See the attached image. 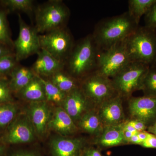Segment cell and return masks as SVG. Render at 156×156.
<instances>
[{"label":"cell","mask_w":156,"mask_h":156,"mask_svg":"<svg viewBox=\"0 0 156 156\" xmlns=\"http://www.w3.org/2000/svg\"><path fill=\"white\" fill-rule=\"evenodd\" d=\"M18 109L14 104H0V128L9 126L15 119Z\"/></svg>","instance_id":"24"},{"label":"cell","mask_w":156,"mask_h":156,"mask_svg":"<svg viewBox=\"0 0 156 156\" xmlns=\"http://www.w3.org/2000/svg\"><path fill=\"white\" fill-rule=\"evenodd\" d=\"M17 93L23 99L31 102L46 101L44 85L40 77L36 75L24 88Z\"/></svg>","instance_id":"20"},{"label":"cell","mask_w":156,"mask_h":156,"mask_svg":"<svg viewBox=\"0 0 156 156\" xmlns=\"http://www.w3.org/2000/svg\"><path fill=\"white\" fill-rule=\"evenodd\" d=\"M150 66L138 62H131L111 79L117 94L129 99L135 91L142 90L144 78Z\"/></svg>","instance_id":"5"},{"label":"cell","mask_w":156,"mask_h":156,"mask_svg":"<svg viewBox=\"0 0 156 156\" xmlns=\"http://www.w3.org/2000/svg\"><path fill=\"white\" fill-rule=\"evenodd\" d=\"M50 78V80L51 82L66 94L80 87L77 84V79L73 77L64 69L55 73Z\"/></svg>","instance_id":"21"},{"label":"cell","mask_w":156,"mask_h":156,"mask_svg":"<svg viewBox=\"0 0 156 156\" xmlns=\"http://www.w3.org/2000/svg\"><path fill=\"white\" fill-rule=\"evenodd\" d=\"M128 108L132 119L139 120L147 126L156 121V97L144 96L129 98Z\"/></svg>","instance_id":"10"},{"label":"cell","mask_w":156,"mask_h":156,"mask_svg":"<svg viewBox=\"0 0 156 156\" xmlns=\"http://www.w3.org/2000/svg\"><path fill=\"white\" fill-rule=\"evenodd\" d=\"M17 62L14 54L0 57V77L10 73L17 66Z\"/></svg>","instance_id":"28"},{"label":"cell","mask_w":156,"mask_h":156,"mask_svg":"<svg viewBox=\"0 0 156 156\" xmlns=\"http://www.w3.org/2000/svg\"><path fill=\"white\" fill-rule=\"evenodd\" d=\"M145 26L156 29V1L145 15Z\"/></svg>","instance_id":"31"},{"label":"cell","mask_w":156,"mask_h":156,"mask_svg":"<svg viewBox=\"0 0 156 156\" xmlns=\"http://www.w3.org/2000/svg\"><path fill=\"white\" fill-rule=\"evenodd\" d=\"M139 27L128 12L107 18L95 27L92 36L100 50L124 41Z\"/></svg>","instance_id":"1"},{"label":"cell","mask_w":156,"mask_h":156,"mask_svg":"<svg viewBox=\"0 0 156 156\" xmlns=\"http://www.w3.org/2000/svg\"><path fill=\"white\" fill-rule=\"evenodd\" d=\"M97 111L104 127L118 126L125 122L122 98L117 95L98 105Z\"/></svg>","instance_id":"12"},{"label":"cell","mask_w":156,"mask_h":156,"mask_svg":"<svg viewBox=\"0 0 156 156\" xmlns=\"http://www.w3.org/2000/svg\"><path fill=\"white\" fill-rule=\"evenodd\" d=\"M37 54V58L31 68L36 75L50 77L57 72L64 69L65 62L56 59L45 50L41 49Z\"/></svg>","instance_id":"16"},{"label":"cell","mask_w":156,"mask_h":156,"mask_svg":"<svg viewBox=\"0 0 156 156\" xmlns=\"http://www.w3.org/2000/svg\"><path fill=\"white\" fill-rule=\"evenodd\" d=\"M1 3L12 11H20L29 14L34 11V1L32 0H3Z\"/></svg>","instance_id":"26"},{"label":"cell","mask_w":156,"mask_h":156,"mask_svg":"<svg viewBox=\"0 0 156 156\" xmlns=\"http://www.w3.org/2000/svg\"><path fill=\"white\" fill-rule=\"evenodd\" d=\"M9 83L6 80L0 79V104L9 103L12 100Z\"/></svg>","instance_id":"30"},{"label":"cell","mask_w":156,"mask_h":156,"mask_svg":"<svg viewBox=\"0 0 156 156\" xmlns=\"http://www.w3.org/2000/svg\"><path fill=\"white\" fill-rule=\"evenodd\" d=\"M48 128L64 136L72 135L79 130L71 117L61 107L55 109L53 115L50 117Z\"/></svg>","instance_id":"17"},{"label":"cell","mask_w":156,"mask_h":156,"mask_svg":"<svg viewBox=\"0 0 156 156\" xmlns=\"http://www.w3.org/2000/svg\"><path fill=\"white\" fill-rule=\"evenodd\" d=\"M39 77L44 88L46 101L61 105L67 94L61 91L50 80Z\"/></svg>","instance_id":"23"},{"label":"cell","mask_w":156,"mask_h":156,"mask_svg":"<svg viewBox=\"0 0 156 156\" xmlns=\"http://www.w3.org/2000/svg\"><path fill=\"white\" fill-rule=\"evenodd\" d=\"M156 0H129L128 11L129 15L139 24L140 18L148 12Z\"/></svg>","instance_id":"22"},{"label":"cell","mask_w":156,"mask_h":156,"mask_svg":"<svg viewBox=\"0 0 156 156\" xmlns=\"http://www.w3.org/2000/svg\"><path fill=\"white\" fill-rule=\"evenodd\" d=\"M1 78H2V77H0V79H1Z\"/></svg>","instance_id":"42"},{"label":"cell","mask_w":156,"mask_h":156,"mask_svg":"<svg viewBox=\"0 0 156 156\" xmlns=\"http://www.w3.org/2000/svg\"><path fill=\"white\" fill-rule=\"evenodd\" d=\"M100 50L92 35H89L75 45L65 68L76 79L85 77L95 72Z\"/></svg>","instance_id":"2"},{"label":"cell","mask_w":156,"mask_h":156,"mask_svg":"<svg viewBox=\"0 0 156 156\" xmlns=\"http://www.w3.org/2000/svg\"><path fill=\"white\" fill-rule=\"evenodd\" d=\"M35 76V74L32 71L28 74L24 76L19 80L13 82H9V86L11 92L18 93L21 89L24 88Z\"/></svg>","instance_id":"29"},{"label":"cell","mask_w":156,"mask_h":156,"mask_svg":"<svg viewBox=\"0 0 156 156\" xmlns=\"http://www.w3.org/2000/svg\"><path fill=\"white\" fill-rule=\"evenodd\" d=\"M140 146L147 148L156 149V136L148 132L147 138Z\"/></svg>","instance_id":"32"},{"label":"cell","mask_w":156,"mask_h":156,"mask_svg":"<svg viewBox=\"0 0 156 156\" xmlns=\"http://www.w3.org/2000/svg\"><path fill=\"white\" fill-rule=\"evenodd\" d=\"M85 142L83 138L55 136L50 140V147L53 156H81Z\"/></svg>","instance_id":"14"},{"label":"cell","mask_w":156,"mask_h":156,"mask_svg":"<svg viewBox=\"0 0 156 156\" xmlns=\"http://www.w3.org/2000/svg\"><path fill=\"white\" fill-rule=\"evenodd\" d=\"M131 62L151 66L156 61V30L146 26L138 27L124 41Z\"/></svg>","instance_id":"3"},{"label":"cell","mask_w":156,"mask_h":156,"mask_svg":"<svg viewBox=\"0 0 156 156\" xmlns=\"http://www.w3.org/2000/svg\"><path fill=\"white\" fill-rule=\"evenodd\" d=\"M81 156H102L97 149L90 147L85 149Z\"/></svg>","instance_id":"34"},{"label":"cell","mask_w":156,"mask_h":156,"mask_svg":"<svg viewBox=\"0 0 156 156\" xmlns=\"http://www.w3.org/2000/svg\"><path fill=\"white\" fill-rule=\"evenodd\" d=\"M137 133L133 135L132 137L128 140V144H136V145H139L141 144V142L138 136H137Z\"/></svg>","instance_id":"36"},{"label":"cell","mask_w":156,"mask_h":156,"mask_svg":"<svg viewBox=\"0 0 156 156\" xmlns=\"http://www.w3.org/2000/svg\"><path fill=\"white\" fill-rule=\"evenodd\" d=\"M148 134V132H147V131H140V132H137V136L139 137L140 140V141L141 142V144L147 139V137Z\"/></svg>","instance_id":"37"},{"label":"cell","mask_w":156,"mask_h":156,"mask_svg":"<svg viewBox=\"0 0 156 156\" xmlns=\"http://www.w3.org/2000/svg\"><path fill=\"white\" fill-rule=\"evenodd\" d=\"M144 96L156 97V64L150 66L144 78L142 90Z\"/></svg>","instance_id":"25"},{"label":"cell","mask_w":156,"mask_h":156,"mask_svg":"<svg viewBox=\"0 0 156 156\" xmlns=\"http://www.w3.org/2000/svg\"><path fill=\"white\" fill-rule=\"evenodd\" d=\"M123 133H124V136H125V138L127 140L128 142V140L132 137L133 135L136 134V133H132V132H130V131H123Z\"/></svg>","instance_id":"40"},{"label":"cell","mask_w":156,"mask_h":156,"mask_svg":"<svg viewBox=\"0 0 156 156\" xmlns=\"http://www.w3.org/2000/svg\"><path fill=\"white\" fill-rule=\"evenodd\" d=\"M127 123L132 126L137 132L146 131L147 130V127L143 122L139 120L132 119L126 121Z\"/></svg>","instance_id":"33"},{"label":"cell","mask_w":156,"mask_h":156,"mask_svg":"<svg viewBox=\"0 0 156 156\" xmlns=\"http://www.w3.org/2000/svg\"><path fill=\"white\" fill-rule=\"evenodd\" d=\"M41 48L65 62L74 47L73 37L66 27L39 35Z\"/></svg>","instance_id":"7"},{"label":"cell","mask_w":156,"mask_h":156,"mask_svg":"<svg viewBox=\"0 0 156 156\" xmlns=\"http://www.w3.org/2000/svg\"><path fill=\"white\" fill-rule=\"evenodd\" d=\"M97 137L96 144L101 147L109 148L128 144L121 125L104 127L102 131Z\"/></svg>","instance_id":"18"},{"label":"cell","mask_w":156,"mask_h":156,"mask_svg":"<svg viewBox=\"0 0 156 156\" xmlns=\"http://www.w3.org/2000/svg\"><path fill=\"white\" fill-rule=\"evenodd\" d=\"M131 62L124 41L100 50L95 73L112 79Z\"/></svg>","instance_id":"6"},{"label":"cell","mask_w":156,"mask_h":156,"mask_svg":"<svg viewBox=\"0 0 156 156\" xmlns=\"http://www.w3.org/2000/svg\"><path fill=\"white\" fill-rule=\"evenodd\" d=\"M155 63V64H156V61ZM155 63H154V64H155Z\"/></svg>","instance_id":"43"},{"label":"cell","mask_w":156,"mask_h":156,"mask_svg":"<svg viewBox=\"0 0 156 156\" xmlns=\"http://www.w3.org/2000/svg\"><path fill=\"white\" fill-rule=\"evenodd\" d=\"M80 88L88 99L97 106L118 95L111 79L95 72L85 77Z\"/></svg>","instance_id":"8"},{"label":"cell","mask_w":156,"mask_h":156,"mask_svg":"<svg viewBox=\"0 0 156 156\" xmlns=\"http://www.w3.org/2000/svg\"><path fill=\"white\" fill-rule=\"evenodd\" d=\"M18 15L19 35L14 42V55L17 62L37 54L41 49L39 34L35 28L27 24L20 15Z\"/></svg>","instance_id":"9"},{"label":"cell","mask_w":156,"mask_h":156,"mask_svg":"<svg viewBox=\"0 0 156 156\" xmlns=\"http://www.w3.org/2000/svg\"><path fill=\"white\" fill-rule=\"evenodd\" d=\"M91 103L80 87L67 94L61 105L76 123L90 110Z\"/></svg>","instance_id":"13"},{"label":"cell","mask_w":156,"mask_h":156,"mask_svg":"<svg viewBox=\"0 0 156 156\" xmlns=\"http://www.w3.org/2000/svg\"><path fill=\"white\" fill-rule=\"evenodd\" d=\"M13 156H38L35 154L28 152H18L13 155Z\"/></svg>","instance_id":"38"},{"label":"cell","mask_w":156,"mask_h":156,"mask_svg":"<svg viewBox=\"0 0 156 156\" xmlns=\"http://www.w3.org/2000/svg\"><path fill=\"white\" fill-rule=\"evenodd\" d=\"M14 54L12 52L11 48L6 45L0 44V57Z\"/></svg>","instance_id":"35"},{"label":"cell","mask_w":156,"mask_h":156,"mask_svg":"<svg viewBox=\"0 0 156 156\" xmlns=\"http://www.w3.org/2000/svg\"><path fill=\"white\" fill-rule=\"evenodd\" d=\"M36 135L28 115H22L11 123L4 139L10 144L27 143L32 142Z\"/></svg>","instance_id":"11"},{"label":"cell","mask_w":156,"mask_h":156,"mask_svg":"<svg viewBox=\"0 0 156 156\" xmlns=\"http://www.w3.org/2000/svg\"><path fill=\"white\" fill-rule=\"evenodd\" d=\"M147 130V132L153 134L156 136V121L151 126L148 127Z\"/></svg>","instance_id":"39"},{"label":"cell","mask_w":156,"mask_h":156,"mask_svg":"<svg viewBox=\"0 0 156 156\" xmlns=\"http://www.w3.org/2000/svg\"><path fill=\"white\" fill-rule=\"evenodd\" d=\"M0 44L10 48H14V42L11 39L8 25L6 11L0 9Z\"/></svg>","instance_id":"27"},{"label":"cell","mask_w":156,"mask_h":156,"mask_svg":"<svg viewBox=\"0 0 156 156\" xmlns=\"http://www.w3.org/2000/svg\"><path fill=\"white\" fill-rule=\"evenodd\" d=\"M78 129L92 135L98 136L103 130L104 126L97 110H89L83 115L77 122Z\"/></svg>","instance_id":"19"},{"label":"cell","mask_w":156,"mask_h":156,"mask_svg":"<svg viewBox=\"0 0 156 156\" xmlns=\"http://www.w3.org/2000/svg\"><path fill=\"white\" fill-rule=\"evenodd\" d=\"M46 101L31 102L28 116L36 135L42 137L46 134L50 121V110Z\"/></svg>","instance_id":"15"},{"label":"cell","mask_w":156,"mask_h":156,"mask_svg":"<svg viewBox=\"0 0 156 156\" xmlns=\"http://www.w3.org/2000/svg\"><path fill=\"white\" fill-rule=\"evenodd\" d=\"M36 25L38 33L44 34L57 29L66 27L70 11L62 1H50L37 7L35 11Z\"/></svg>","instance_id":"4"},{"label":"cell","mask_w":156,"mask_h":156,"mask_svg":"<svg viewBox=\"0 0 156 156\" xmlns=\"http://www.w3.org/2000/svg\"><path fill=\"white\" fill-rule=\"evenodd\" d=\"M5 148L4 146L0 144V156H2L5 153Z\"/></svg>","instance_id":"41"}]
</instances>
